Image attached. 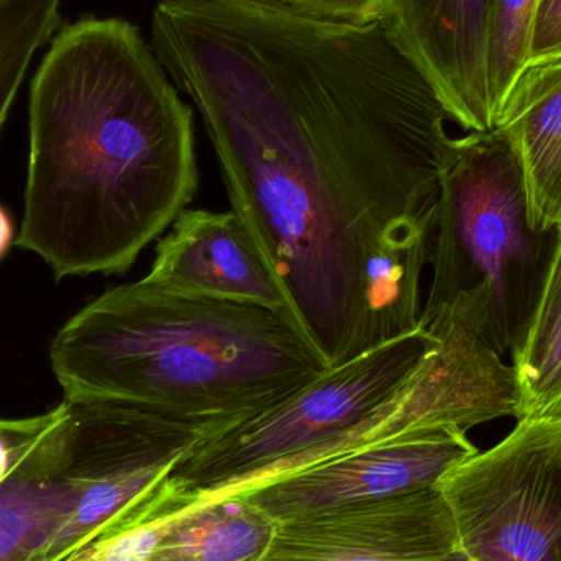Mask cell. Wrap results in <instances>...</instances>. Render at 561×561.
I'll return each mask as SVG.
<instances>
[{
  "label": "cell",
  "instance_id": "1",
  "mask_svg": "<svg viewBox=\"0 0 561 561\" xmlns=\"http://www.w3.org/2000/svg\"><path fill=\"white\" fill-rule=\"evenodd\" d=\"M150 45L327 366L421 329L450 115L382 22L160 0Z\"/></svg>",
  "mask_w": 561,
  "mask_h": 561
},
{
  "label": "cell",
  "instance_id": "2",
  "mask_svg": "<svg viewBox=\"0 0 561 561\" xmlns=\"http://www.w3.org/2000/svg\"><path fill=\"white\" fill-rule=\"evenodd\" d=\"M28 115L15 245L56 280L124 275L196 197L193 108L127 20L84 16L55 33Z\"/></svg>",
  "mask_w": 561,
  "mask_h": 561
},
{
  "label": "cell",
  "instance_id": "3",
  "mask_svg": "<svg viewBox=\"0 0 561 561\" xmlns=\"http://www.w3.org/2000/svg\"><path fill=\"white\" fill-rule=\"evenodd\" d=\"M49 363L66 401L125 402L227 427L329 368L276 310L147 278L85 304L51 340Z\"/></svg>",
  "mask_w": 561,
  "mask_h": 561
},
{
  "label": "cell",
  "instance_id": "4",
  "mask_svg": "<svg viewBox=\"0 0 561 561\" xmlns=\"http://www.w3.org/2000/svg\"><path fill=\"white\" fill-rule=\"evenodd\" d=\"M556 230L534 229L526 181L503 131L450 138L442 157L432 280L421 325L465 299L483 317L501 356L519 355L556 249Z\"/></svg>",
  "mask_w": 561,
  "mask_h": 561
},
{
  "label": "cell",
  "instance_id": "5",
  "mask_svg": "<svg viewBox=\"0 0 561 561\" xmlns=\"http://www.w3.org/2000/svg\"><path fill=\"white\" fill-rule=\"evenodd\" d=\"M414 330L327 368L279 404L201 445L173 473L194 504L237 496L371 440L373 415L391 404L437 345Z\"/></svg>",
  "mask_w": 561,
  "mask_h": 561
},
{
  "label": "cell",
  "instance_id": "6",
  "mask_svg": "<svg viewBox=\"0 0 561 561\" xmlns=\"http://www.w3.org/2000/svg\"><path fill=\"white\" fill-rule=\"evenodd\" d=\"M437 488L465 557L561 561V421H517Z\"/></svg>",
  "mask_w": 561,
  "mask_h": 561
},
{
  "label": "cell",
  "instance_id": "7",
  "mask_svg": "<svg viewBox=\"0 0 561 561\" xmlns=\"http://www.w3.org/2000/svg\"><path fill=\"white\" fill-rule=\"evenodd\" d=\"M467 432L414 428L304 468L243 496L276 524L319 511L437 488L478 454Z\"/></svg>",
  "mask_w": 561,
  "mask_h": 561
},
{
  "label": "cell",
  "instance_id": "8",
  "mask_svg": "<svg viewBox=\"0 0 561 561\" xmlns=\"http://www.w3.org/2000/svg\"><path fill=\"white\" fill-rule=\"evenodd\" d=\"M463 556L438 488L284 520L265 561H457Z\"/></svg>",
  "mask_w": 561,
  "mask_h": 561
},
{
  "label": "cell",
  "instance_id": "9",
  "mask_svg": "<svg viewBox=\"0 0 561 561\" xmlns=\"http://www.w3.org/2000/svg\"><path fill=\"white\" fill-rule=\"evenodd\" d=\"M491 0H389L382 16L396 45L437 92L450 121L494 130L488 88Z\"/></svg>",
  "mask_w": 561,
  "mask_h": 561
},
{
  "label": "cell",
  "instance_id": "10",
  "mask_svg": "<svg viewBox=\"0 0 561 561\" xmlns=\"http://www.w3.org/2000/svg\"><path fill=\"white\" fill-rule=\"evenodd\" d=\"M154 253L145 276L151 283L191 296L268 307L294 323L279 279L233 210H183Z\"/></svg>",
  "mask_w": 561,
  "mask_h": 561
},
{
  "label": "cell",
  "instance_id": "11",
  "mask_svg": "<svg viewBox=\"0 0 561 561\" xmlns=\"http://www.w3.org/2000/svg\"><path fill=\"white\" fill-rule=\"evenodd\" d=\"M497 130L516 151L534 229L561 224V66H536L520 79Z\"/></svg>",
  "mask_w": 561,
  "mask_h": 561
},
{
  "label": "cell",
  "instance_id": "12",
  "mask_svg": "<svg viewBox=\"0 0 561 561\" xmlns=\"http://www.w3.org/2000/svg\"><path fill=\"white\" fill-rule=\"evenodd\" d=\"M276 527L243 494L191 504L147 561H265Z\"/></svg>",
  "mask_w": 561,
  "mask_h": 561
},
{
  "label": "cell",
  "instance_id": "13",
  "mask_svg": "<svg viewBox=\"0 0 561 561\" xmlns=\"http://www.w3.org/2000/svg\"><path fill=\"white\" fill-rule=\"evenodd\" d=\"M76 500L78 488L68 471L53 480L0 488V561H30Z\"/></svg>",
  "mask_w": 561,
  "mask_h": 561
},
{
  "label": "cell",
  "instance_id": "14",
  "mask_svg": "<svg viewBox=\"0 0 561 561\" xmlns=\"http://www.w3.org/2000/svg\"><path fill=\"white\" fill-rule=\"evenodd\" d=\"M542 0H491L488 88L494 128L526 75Z\"/></svg>",
  "mask_w": 561,
  "mask_h": 561
},
{
  "label": "cell",
  "instance_id": "15",
  "mask_svg": "<svg viewBox=\"0 0 561 561\" xmlns=\"http://www.w3.org/2000/svg\"><path fill=\"white\" fill-rule=\"evenodd\" d=\"M61 0H0V131L35 53L59 26Z\"/></svg>",
  "mask_w": 561,
  "mask_h": 561
},
{
  "label": "cell",
  "instance_id": "16",
  "mask_svg": "<svg viewBox=\"0 0 561 561\" xmlns=\"http://www.w3.org/2000/svg\"><path fill=\"white\" fill-rule=\"evenodd\" d=\"M58 417L59 405L35 417H0V488L51 474V432Z\"/></svg>",
  "mask_w": 561,
  "mask_h": 561
},
{
  "label": "cell",
  "instance_id": "17",
  "mask_svg": "<svg viewBox=\"0 0 561 561\" xmlns=\"http://www.w3.org/2000/svg\"><path fill=\"white\" fill-rule=\"evenodd\" d=\"M516 369L520 385L516 421H561V317L539 348Z\"/></svg>",
  "mask_w": 561,
  "mask_h": 561
},
{
  "label": "cell",
  "instance_id": "18",
  "mask_svg": "<svg viewBox=\"0 0 561 561\" xmlns=\"http://www.w3.org/2000/svg\"><path fill=\"white\" fill-rule=\"evenodd\" d=\"M561 317V224L557 227V242L553 249L552 262H550L549 273H547L546 284H543L542 296H540L539 306H537L536 316H534L533 325H530L529 335L519 355L513 359L514 366H519L526 362L533 353L539 348L542 340L549 335L552 327Z\"/></svg>",
  "mask_w": 561,
  "mask_h": 561
},
{
  "label": "cell",
  "instance_id": "19",
  "mask_svg": "<svg viewBox=\"0 0 561 561\" xmlns=\"http://www.w3.org/2000/svg\"><path fill=\"white\" fill-rule=\"evenodd\" d=\"M389 0H290L293 12L336 25H369L381 22Z\"/></svg>",
  "mask_w": 561,
  "mask_h": 561
},
{
  "label": "cell",
  "instance_id": "20",
  "mask_svg": "<svg viewBox=\"0 0 561 561\" xmlns=\"http://www.w3.org/2000/svg\"><path fill=\"white\" fill-rule=\"evenodd\" d=\"M561 55V0H542L527 69Z\"/></svg>",
  "mask_w": 561,
  "mask_h": 561
},
{
  "label": "cell",
  "instance_id": "21",
  "mask_svg": "<svg viewBox=\"0 0 561 561\" xmlns=\"http://www.w3.org/2000/svg\"><path fill=\"white\" fill-rule=\"evenodd\" d=\"M15 243V224L9 210L0 204V262L5 260Z\"/></svg>",
  "mask_w": 561,
  "mask_h": 561
},
{
  "label": "cell",
  "instance_id": "22",
  "mask_svg": "<svg viewBox=\"0 0 561 561\" xmlns=\"http://www.w3.org/2000/svg\"><path fill=\"white\" fill-rule=\"evenodd\" d=\"M242 5L256 7V9L275 10V12L294 13L290 0H229Z\"/></svg>",
  "mask_w": 561,
  "mask_h": 561
},
{
  "label": "cell",
  "instance_id": "23",
  "mask_svg": "<svg viewBox=\"0 0 561 561\" xmlns=\"http://www.w3.org/2000/svg\"><path fill=\"white\" fill-rule=\"evenodd\" d=\"M463 561H519L513 559H504V557H465Z\"/></svg>",
  "mask_w": 561,
  "mask_h": 561
},
{
  "label": "cell",
  "instance_id": "24",
  "mask_svg": "<svg viewBox=\"0 0 561 561\" xmlns=\"http://www.w3.org/2000/svg\"><path fill=\"white\" fill-rule=\"evenodd\" d=\"M537 66H561V55L556 56V58L549 59V61L540 62ZM536 68V66H534Z\"/></svg>",
  "mask_w": 561,
  "mask_h": 561
},
{
  "label": "cell",
  "instance_id": "25",
  "mask_svg": "<svg viewBox=\"0 0 561 561\" xmlns=\"http://www.w3.org/2000/svg\"><path fill=\"white\" fill-rule=\"evenodd\" d=\"M457 561H463V556H461Z\"/></svg>",
  "mask_w": 561,
  "mask_h": 561
}]
</instances>
